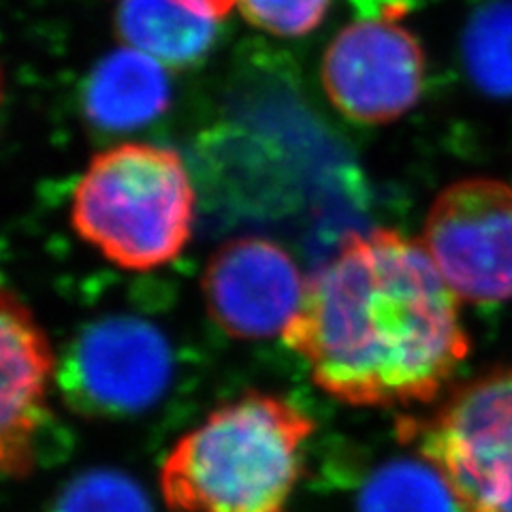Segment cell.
Returning a JSON list of instances; mask_svg holds the SVG:
<instances>
[{
    "label": "cell",
    "instance_id": "1",
    "mask_svg": "<svg viewBox=\"0 0 512 512\" xmlns=\"http://www.w3.org/2000/svg\"><path fill=\"white\" fill-rule=\"evenodd\" d=\"M282 340L320 389L361 408L434 402L470 352L459 297L431 254L389 229L344 237Z\"/></svg>",
    "mask_w": 512,
    "mask_h": 512
},
{
    "label": "cell",
    "instance_id": "2",
    "mask_svg": "<svg viewBox=\"0 0 512 512\" xmlns=\"http://www.w3.org/2000/svg\"><path fill=\"white\" fill-rule=\"evenodd\" d=\"M312 434L295 404L246 393L175 442L160 493L171 512H286Z\"/></svg>",
    "mask_w": 512,
    "mask_h": 512
},
{
    "label": "cell",
    "instance_id": "3",
    "mask_svg": "<svg viewBox=\"0 0 512 512\" xmlns=\"http://www.w3.org/2000/svg\"><path fill=\"white\" fill-rule=\"evenodd\" d=\"M195 190L184 160L152 143L96 154L71 199L77 235L107 261L152 271L178 259L192 235Z\"/></svg>",
    "mask_w": 512,
    "mask_h": 512
},
{
    "label": "cell",
    "instance_id": "4",
    "mask_svg": "<svg viewBox=\"0 0 512 512\" xmlns=\"http://www.w3.org/2000/svg\"><path fill=\"white\" fill-rule=\"evenodd\" d=\"M399 431L444 480L459 512H512V365L466 382Z\"/></svg>",
    "mask_w": 512,
    "mask_h": 512
},
{
    "label": "cell",
    "instance_id": "5",
    "mask_svg": "<svg viewBox=\"0 0 512 512\" xmlns=\"http://www.w3.org/2000/svg\"><path fill=\"white\" fill-rule=\"evenodd\" d=\"M173 355L158 327L135 316L88 325L64 352V402L92 419H122L152 408L169 389Z\"/></svg>",
    "mask_w": 512,
    "mask_h": 512
},
{
    "label": "cell",
    "instance_id": "6",
    "mask_svg": "<svg viewBox=\"0 0 512 512\" xmlns=\"http://www.w3.org/2000/svg\"><path fill=\"white\" fill-rule=\"evenodd\" d=\"M423 246L459 299H512V186L470 178L431 203Z\"/></svg>",
    "mask_w": 512,
    "mask_h": 512
},
{
    "label": "cell",
    "instance_id": "7",
    "mask_svg": "<svg viewBox=\"0 0 512 512\" xmlns=\"http://www.w3.org/2000/svg\"><path fill=\"white\" fill-rule=\"evenodd\" d=\"M320 77L342 116L359 124H389L421 101L425 54L397 18L359 20L331 41Z\"/></svg>",
    "mask_w": 512,
    "mask_h": 512
},
{
    "label": "cell",
    "instance_id": "8",
    "mask_svg": "<svg viewBox=\"0 0 512 512\" xmlns=\"http://www.w3.org/2000/svg\"><path fill=\"white\" fill-rule=\"evenodd\" d=\"M306 284L293 256L263 237H237L222 244L201 282L214 323L244 342L282 338L306 295Z\"/></svg>",
    "mask_w": 512,
    "mask_h": 512
},
{
    "label": "cell",
    "instance_id": "9",
    "mask_svg": "<svg viewBox=\"0 0 512 512\" xmlns=\"http://www.w3.org/2000/svg\"><path fill=\"white\" fill-rule=\"evenodd\" d=\"M3 335V419L0 463L9 478H26L37 466V442L47 419V395L56 372L52 344L30 310L9 288L0 301Z\"/></svg>",
    "mask_w": 512,
    "mask_h": 512
},
{
    "label": "cell",
    "instance_id": "10",
    "mask_svg": "<svg viewBox=\"0 0 512 512\" xmlns=\"http://www.w3.org/2000/svg\"><path fill=\"white\" fill-rule=\"evenodd\" d=\"M220 20L210 0H116L120 39L167 69H188L203 60Z\"/></svg>",
    "mask_w": 512,
    "mask_h": 512
},
{
    "label": "cell",
    "instance_id": "11",
    "mask_svg": "<svg viewBox=\"0 0 512 512\" xmlns=\"http://www.w3.org/2000/svg\"><path fill=\"white\" fill-rule=\"evenodd\" d=\"M171 101L167 67L135 47H122L96 64L84 88V109L105 131H133L165 114Z\"/></svg>",
    "mask_w": 512,
    "mask_h": 512
},
{
    "label": "cell",
    "instance_id": "12",
    "mask_svg": "<svg viewBox=\"0 0 512 512\" xmlns=\"http://www.w3.org/2000/svg\"><path fill=\"white\" fill-rule=\"evenodd\" d=\"M463 62L474 84L489 94H512V0H495L470 20Z\"/></svg>",
    "mask_w": 512,
    "mask_h": 512
},
{
    "label": "cell",
    "instance_id": "13",
    "mask_svg": "<svg viewBox=\"0 0 512 512\" xmlns=\"http://www.w3.org/2000/svg\"><path fill=\"white\" fill-rule=\"evenodd\" d=\"M455 500L429 463H393L380 470L361 498V512H453ZM459 512V510H457Z\"/></svg>",
    "mask_w": 512,
    "mask_h": 512
},
{
    "label": "cell",
    "instance_id": "14",
    "mask_svg": "<svg viewBox=\"0 0 512 512\" xmlns=\"http://www.w3.org/2000/svg\"><path fill=\"white\" fill-rule=\"evenodd\" d=\"M50 512H152L148 495L124 474L92 470L64 487Z\"/></svg>",
    "mask_w": 512,
    "mask_h": 512
},
{
    "label": "cell",
    "instance_id": "15",
    "mask_svg": "<svg viewBox=\"0 0 512 512\" xmlns=\"http://www.w3.org/2000/svg\"><path fill=\"white\" fill-rule=\"evenodd\" d=\"M235 5L252 26L293 39L320 26L331 0H235Z\"/></svg>",
    "mask_w": 512,
    "mask_h": 512
},
{
    "label": "cell",
    "instance_id": "16",
    "mask_svg": "<svg viewBox=\"0 0 512 512\" xmlns=\"http://www.w3.org/2000/svg\"><path fill=\"white\" fill-rule=\"evenodd\" d=\"M210 3L222 13V18H227V13H229L231 7L235 5V0H210Z\"/></svg>",
    "mask_w": 512,
    "mask_h": 512
}]
</instances>
